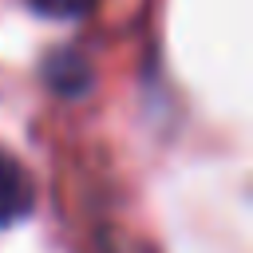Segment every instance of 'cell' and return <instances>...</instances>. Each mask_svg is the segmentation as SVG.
Segmentation results:
<instances>
[{"mask_svg":"<svg viewBox=\"0 0 253 253\" xmlns=\"http://www.w3.org/2000/svg\"><path fill=\"white\" fill-rule=\"evenodd\" d=\"M32 206H36L32 174L20 166L16 154H8V150L0 146V225L20 221L24 213H32Z\"/></svg>","mask_w":253,"mask_h":253,"instance_id":"6da1fadb","label":"cell"},{"mask_svg":"<svg viewBox=\"0 0 253 253\" xmlns=\"http://www.w3.org/2000/svg\"><path fill=\"white\" fill-rule=\"evenodd\" d=\"M43 79H47V87L55 91V95H63V99H75V95H83L87 87H91V63L75 51V47H59V51H51L47 59H43Z\"/></svg>","mask_w":253,"mask_h":253,"instance_id":"7a4b0ae2","label":"cell"},{"mask_svg":"<svg viewBox=\"0 0 253 253\" xmlns=\"http://www.w3.org/2000/svg\"><path fill=\"white\" fill-rule=\"evenodd\" d=\"M32 4L51 20H75V16H87L95 8V0H32Z\"/></svg>","mask_w":253,"mask_h":253,"instance_id":"3957f363","label":"cell"}]
</instances>
